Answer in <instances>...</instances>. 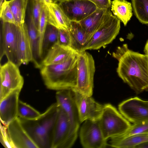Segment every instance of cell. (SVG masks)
<instances>
[{"label":"cell","instance_id":"cell-1","mask_svg":"<svg viewBox=\"0 0 148 148\" xmlns=\"http://www.w3.org/2000/svg\"><path fill=\"white\" fill-rule=\"evenodd\" d=\"M112 56L118 61L116 72L137 94L148 90V56L128 49L126 44L118 47Z\"/></svg>","mask_w":148,"mask_h":148},{"label":"cell","instance_id":"cell-2","mask_svg":"<svg viewBox=\"0 0 148 148\" xmlns=\"http://www.w3.org/2000/svg\"><path fill=\"white\" fill-rule=\"evenodd\" d=\"M78 56V53L76 52L64 62L40 68L47 88L58 91L75 88L77 83Z\"/></svg>","mask_w":148,"mask_h":148},{"label":"cell","instance_id":"cell-3","mask_svg":"<svg viewBox=\"0 0 148 148\" xmlns=\"http://www.w3.org/2000/svg\"><path fill=\"white\" fill-rule=\"evenodd\" d=\"M60 108L56 102L36 119L27 120L19 118L23 127L38 148H51L53 130Z\"/></svg>","mask_w":148,"mask_h":148},{"label":"cell","instance_id":"cell-4","mask_svg":"<svg viewBox=\"0 0 148 148\" xmlns=\"http://www.w3.org/2000/svg\"><path fill=\"white\" fill-rule=\"evenodd\" d=\"M77 69L76 84L72 89L83 95L92 96L95 70L92 55L86 51L78 53Z\"/></svg>","mask_w":148,"mask_h":148},{"label":"cell","instance_id":"cell-5","mask_svg":"<svg viewBox=\"0 0 148 148\" xmlns=\"http://www.w3.org/2000/svg\"><path fill=\"white\" fill-rule=\"evenodd\" d=\"M99 122L104 137L107 140L123 134L131 125L116 108L110 103L104 105Z\"/></svg>","mask_w":148,"mask_h":148},{"label":"cell","instance_id":"cell-6","mask_svg":"<svg viewBox=\"0 0 148 148\" xmlns=\"http://www.w3.org/2000/svg\"><path fill=\"white\" fill-rule=\"evenodd\" d=\"M60 107L53 130L51 148H70L77 138L78 130L74 127L66 114Z\"/></svg>","mask_w":148,"mask_h":148},{"label":"cell","instance_id":"cell-7","mask_svg":"<svg viewBox=\"0 0 148 148\" xmlns=\"http://www.w3.org/2000/svg\"><path fill=\"white\" fill-rule=\"evenodd\" d=\"M120 27V21L111 12L91 38L87 50H97L111 43Z\"/></svg>","mask_w":148,"mask_h":148},{"label":"cell","instance_id":"cell-8","mask_svg":"<svg viewBox=\"0 0 148 148\" xmlns=\"http://www.w3.org/2000/svg\"><path fill=\"white\" fill-rule=\"evenodd\" d=\"M1 21V59L5 55L8 61L19 66L18 45L20 27Z\"/></svg>","mask_w":148,"mask_h":148},{"label":"cell","instance_id":"cell-9","mask_svg":"<svg viewBox=\"0 0 148 148\" xmlns=\"http://www.w3.org/2000/svg\"><path fill=\"white\" fill-rule=\"evenodd\" d=\"M18 67L17 65L9 61L1 65L0 100L15 90H22L24 80Z\"/></svg>","mask_w":148,"mask_h":148},{"label":"cell","instance_id":"cell-10","mask_svg":"<svg viewBox=\"0 0 148 148\" xmlns=\"http://www.w3.org/2000/svg\"><path fill=\"white\" fill-rule=\"evenodd\" d=\"M79 132L80 142L85 148H104L108 146L104 137L99 120L84 122Z\"/></svg>","mask_w":148,"mask_h":148},{"label":"cell","instance_id":"cell-11","mask_svg":"<svg viewBox=\"0 0 148 148\" xmlns=\"http://www.w3.org/2000/svg\"><path fill=\"white\" fill-rule=\"evenodd\" d=\"M119 112L133 124L148 121V103L138 97L128 99L118 105Z\"/></svg>","mask_w":148,"mask_h":148},{"label":"cell","instance_id":"cell-12","mask_svg":"<svg viewBox=\"0 0 148 148\" xmlns=\"http://www.w3.org/2000/svg\"><path fill=\"white\" fill-rule=\"evenodd\" d=\"M80 123L87 120H99L103 110L104 105L96 102L92 96L82 95L73 90Z\"/></svg>","mask_w":148,"mask_h":148},{"label":"cell","instance_id":"cell-13","mask_svg":"<svg viewBox=\"0 0 148 148\" xmlns=\"http://www.w3.org/2000/svg\"><path fill=\"white\" fill-rule=\"evenodd\" d=\"M71 21L79 22L97 8L88 0H69L58 4Z\"/></svg>","mask_w":148,"mask_h":148},{"label":"cell","instance_id":"cell-14","mask_svg":"<svg viewBox=\"0 0 148 148\" xmlns=\"http://www.w3.org/2000/svg\"><path fill=\"white\" fill-rule=\"evenodd\" d=\"M56 98V103L66 114L74 127L78 130L80 123L72 89L57 91Z\"/></svg>","mask_w":148,"mask_h":148},{"label":"cell","instance_id":"cell-15","mask_svg":"<svg viewBox=\"0 0 148 148\" xmlns=\"http://www.w3.org/2000/svg\"><path fill=\"white\" fill-rule=\"evenodd\" d=\"M21 89L15 90L0 100L1 123L7 126L18 117L19 96Z\"/></svg>","mask_w":148,"mask_h":148},{"label":"cell","instance_id":"cell-16","mask_svg":"<svg viewBox=\"0 0 148 148\" xmlns=\"http://www.w3.org/2000/svg\"><path fill=\"white\" fill-rule=\"evenodd\" d=\"M6 126L16 148H38L23 127L18 117Z\"/></svg>","mask_w":148,"mask_h":148},{"label":"cell","instance_id":"cell-17","mask_svg":"<svg viewBox=\"0 0 148 148\" xmlns=\"http://www.w3.org/2000/svg\"><path fill=\"white\" fill-rule=\"evenodd\" d=\"M33 56V62L38 68L40 67L38 60L39 56V37L38 29L35 25L32 13V3L29 0L25 19Z\"/></svg>","mask_w":148,"mask_h":148},{"label":"cell","instance_id":"cell-18","mask_svg":"<svg viewBox=\"0 0 148 148\" xmlns=\"http://www.w3.org/2000/svg\"><path fill=\"white\" fill-rule=\"evenodd\" d=\"M76 52L71 47L60 45L57 42L50 48L43 58L40 68L64 62Z\"/></svg>","mask_w":148,"mask_h":148},{"label":"cell","instance_id":"cell-19","mask_svg":"<svg viewBox=\"0 0 148 148\" xmlns=\"http://www.w3.org/2000/svg\"><path fill=\"white\" fill-rule=\"evenodd\" d=\"M20 27L18 36V56L20 66L33 61V56L25 23Z\"/></svg>","mask_w":148,"mask_h":148},{"label":"cell","instance_id":"cell-20","mask_svg":"<svg viewBox=\"0 0 148 148\" xmlns=\"http://www.w3.org/2000/svg\"><path fill=\"white\" fill-rule=\"evenodd\" d=\"M111 12L110 9L97 8L92 14L79 22L86 32L89 40Z\"/></svg>","mask_w":148,"mask_h":148},{"label":"cell","instance_id":"cell-21","mask_svg":"<svg viewBox=\"0 0 148 148\" xmlns=\"http://www.w3.org/2000/svg\"><path fill=\"white\" fill-rule=\"evenodd\" d=\"M68 30L71 38V47L78 53L87 50L89 40L79 23L71 21Z\"/></svg>","mask_w":148,"mask_h":148},{"label":"cell","instance_id":"cell-22","mask_svg":"<svg viewBox=\"0 0 148 148\" xmlns=\"http://www.w3.org/2000/svg\"><path fill=\"white\" fill-rule=\"evenodd\" d=\"M48 23L58 29L68 30L71 21L58 4L46 5Z\"/></svg>","mask_w":148,"mask_h":148},{"label":"cell","instance_id":"cell-23","mask_svg":"<svg viewBox=\"0 0 148 148\" xmlns=\"http://www.w3.org/2000/svg\"><path fill=\"white\" fill-rule=\"evenodd\" d=\"M108 146L120 148H135L137 146L148 141V133L139 134L127 137L119 136L110 138Z\"/></svg>","mask_w":148,"mask_h":148},{"label":"cell","instance_id":"cell-24","mask_svg":"<svg viewBox=\"0 0 148 148\" xmlns=\"http://www.w3.org/2000/svg\"><path fill=\"white\" fill-rule=\"evenodd\" d=\"M111 10L114 15L126 26L132 17V8L131 4L126 0H113Z\"/></svg>","mask_w":148,"mask_h":148},{"label":"cell","instance_id":"cell-25","mask_svg":"<svg viewBox=\"0 0 148 148\" xmlns=\"http://www.w3.org/2000/svg\"><path fill=\"white\" fill-rule=\"evenodd\" d=\"M29 0H10L7 2L13 14L14 24L20 26L25 22Z\"/></svg>","mask_w":148,"mask_h":148},{"label":"cell","instance_id":"cell-26","mask_svg":"<svg viewBox=\"0 0 148 148\" xmlns=\"http://www.w3.org/2000/svg\"><path fill=\"white\" fill-rule=\"evenodd\" d=\"M58 32V28L47 23L42 44L43 58L50 48L57 42Z\"/></svg>","mask_w":148,"mask_h":148},{"label":"cell","instance_id":"cell-27","mask_svg":"<svg viewBox=\"0 0 148 148\" xmlns=\"http://www.w3.org/2000/svg\"><path fill=\"white\" fill-rule=\"evenodd\" d=\"M134 14L143 24H148V0H132Z\"/></svg>","mask_w":148,"mask_h":148},{"label":"cell","instance_id":"cell-28","mask_svg":"<svg viewBox=\"0 0 148 148\" xmlns=\"http://www.w3.org/2000/svg\"><path fill=\"white\" fill-rule=\"evenodd\" d=\"M41 114L31 106L19 99L18 108L19 118L27 120H32L36 119Z\"/></svg>","mask_w":148,"mask_h":148},{"label":"cell","instance_id":"cell-29","mask_svg":"<svg viewBox=\"0 0 148 148\" xmlns=\"http://www.w3.org/2000/svg\"><path fill=\"white\" fill-rule=\"evenodd\" d=\"M47 23L46 5H45L43 7L41 13L38 28L39 37V56L40 59L42 60L43 59L42 50V42Z\"/></svg>","mask_w":148,"mask_h":148},{"label":"cell","instance_id":"cell-30","mask_svg":"<svg viewBox=\"0 0 148 148\" xmlns=\"http://www.w3.org/2000/svg\"><path fill=\"white\" fill-rule=\"evenodd\" d=\"M148 133V121L133 124L124 133L119 135L125 137L134 134Z\"/></svg>","mask_w":148,"mask_h":148},{"label":"cell","instance_id":"cell-31","mask_svg":"<svg viewBox=\"0 0 148 148\" xmlns=\"http://www.w3.org/2000/svg\"><path fill=\"white\" fill-rule=\"evenodd\" d=\"M45 5L43 0H32V14L35 25L38 29L41 13Z\"/></svg>","mask_w":148,"mask_h":148},{"label":"cell","instance_id":"cell-32","mask_svg":"<svg viewBox=\"0 0 148 148\" xmlns=\"http://www.w3.org/2000/svg\"><path fill=\"white\" fill-rule=\"evenodd\" d=\"M0 16L1 20L3 21L14 24V18L7 0L0 5Z\"/></svg>","mask_w":148,"mask_h":148},{"label":"cell","instance_id":"cell-33","mask_svg":"<svg viewBox=\"0 0 148 148\" xmlns=\"http://www.w3.org/2000/svg\"><path fill=\"white\" fill-rule=\"evenodd\" d=\"M0 141L5 148H16L8 132L7 126L0 123Z\"/></svg>","mask_w":148,"mask_h":148},{"label":"cell","instance_id":"cell-34","mask_svg":"<svg viewBox=\"0 0 148 148\" xmlns=\"http://www.w3.org/2000/svg\"><path fill=\"white\" fill-rule=\"evenodd\" d=\"M57 43L60 45L66 47L71 45V38L68 30L58 29Z\"/></svg>","mask_w":148,"mask_h":148},{"label":"cell","instance_id":"cell-35","mask_svg":"<svg viewBox=\"0 0 148 148\" xmlns=\"http://www.w3.org/2000/svg\"><path fill=\"white\" fill-rule=\"evenodd\" d=\"M95 4L98 9L103 10L110 9L112 1L111 0H88Z\"/></svg>","mask_w":148,"mask_h":148},{"label":"cell","instance_id":"cell-36","mask_svg":"<svg viewBox=\"0 0 148 148\" xmlns=\"http://www.w3.org/2000/svg\"><path fill=\"white\" fill-rule=\"evenodd\" d=\"M135 148H148V141L137 146Z\"/></svg>","mask_w":148,"mask_h":148},{"label":"cell","instance_id":"cell-37","mask_svg":"<svg viewBox=\"0 0 148 148\" xmlns=\"http://www.w3.org/2000/svg\"><path fill=\"white\" fill-rule=\"evenodd\" d=\"M144 51L145 54L148 56V40H147L145 44Z\"/></svg>","mask_w":148,"mask_h":148},{"label":"cell","instance_id":"cell-38","mask_svg":"<svg viewBox=\"0 0 148 148\" xmlns=\"http://www.w3.org/2000/svg\"><path fill=\"white\" fill-rule=\"evenodd\" d=\"M69 0H51L52 3L58 4L59 3Z\"/></svg>","mask_w":148,"mask_h":148},{"label":"cell","instance_id":"cell-39","mask_svg":"<svg viewBox=\"0 0 148 148\" xmlns=\"http://www.w3.org/2000/svg\"><path fill=\"white\" fill-rule=\"evenodd\" d=\"M46 5H48L52 3L51 0H43Z\"/></svg>","mask_w":148,"mask_h":148},{"label":"cell","instance_id":"cell-40","mask_svg":"<svg viewBox=\"0 0 148 148\" xmlns=\"http://www.w3.org/2000/svg\"><path fill=\"white\" fill-rule=\"evenodd\" d=\"M6 0H1V1L3 2L4 1H6Z\"/></svg>","mask_w":148,"mask_h":148},{"label":"cell","instance_id":"cell-41","mask_svg":"<svg viewBox=\"0 0 148 148\" xmlns=\"http://www.w3.org/2000/svg\"><path fill=\"white\" fill-rule=\"evenodd\" d=\"M147 103H148V101H146Z\"/></svg>","mask_w":148,"mask_h":148}]
</instances>
